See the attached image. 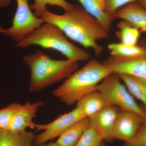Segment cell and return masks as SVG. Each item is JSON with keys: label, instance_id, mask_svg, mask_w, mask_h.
<instances>
[{"label": "cell", "instance_id": "obj_1", "mask_svg": "<svg viewBox=\"0 0 146 146\" xmlns=\"http://www.w3.org/2000/svg\"><path fill=\"white\" fill-rule=\"evenodd\" d=\"M41 18L44 23L55 25L65 35L86 48H91L95 55H101L104 48L98 44V40L107 39L109 32L96 18L87 12L80 5L65 11L63 14H56L47 10Z\"/></svg>", "mask_w": 146, "mask_h": 146}, {"label": "cell", "instance_id": "obj_2", "mask_svg": "<svg viewBox=\"0 0 146 146\" xmlns=\"http://www.w3.org/2000/svg\"><path fill=\"white\" fill-rule=\"evenodd\" d=\"M112 72L96 59L89 60L82 68L74 72L52 92L54 97L68 106H72L96 88Z\"/></svg>", "mask_w": 146, "mask_h": 146}, {"label": "cell", "instance_id": "obj_3", "mask_svg": "<svg viewBox=\"0 0 146 146\" xmlns=\"http://www.w3.org/2000/svg\"><path fill=\"white\" fill-rule=\"evenodd\" d=\"M23 59L31 71L29 91L36 92L69 77L78 69L79 62L52 59L40 50L24 56Z\"/></svg>", "mask_w": 146, "mask_h": 146}, {"label": "cell", "instance_id": "obj_4", "mask_svg": "<svg viewBox=\"0 0 146 146\" xmlns=\"http://www.w3.org/2000/svg\"><path fill=\"white\" fill-rule=\"evenodd\" d=\"M33 45L55 50L72 61H87L91 56L89 52L70 42L58 27L50 23H44L31 35L17 44L16 46L26 48Z\"/></svg>", "mask_w": 146, "mask_h": 146}, {"label": "cell", "instance_id": "obj_5", "mask_svg": "<svg viewBox=\"0 0 146 146\" xmlns=\"http://www.w3.org/2000/svg\"><path fill=\"white\" fill-rule=\"evenodd\" d=\"M120 80L118 74L111 73L97 85L96 90L102 94L110 105L120 110L136 112L145 117L141 106L137 104Z\"/></svg>", "mask_w": 146, "mask_h": 146}, {"label": "cell", "instance_id": "obj_6", "mask_svg": "<svg viewBox=\"0 0 146 146\" xmlns=\"http://www.w3.org/2000/svg\"><path fill=\"white\" fill-rule=\"evenodd\" d=\"M29 0H16L17 9L12 25L5 29L0 26V33L12 38L17 44L26 39L44 23L41 18L33 13L29 5Z\"/></svg>", "mask_w": 146, "mask_h": 146}, {"label": "cell", "instance_id": "obj_7", "mask_svg": "<svg viewBox=\"0 0 146 146\" xmlns=\"http://www.w3.org/2000/svg\"><path fill=\"white\" fill-rule=\"evenodd\" d=\"M86 117L80 110L76 107L70 112L60 115L52 122L46 124H37L36 131H43L36 136L35 144L46 143L59 137L70 127L83 118Z\"/></svg>", "mask_w": 146, "mask_h": 146}, {"label": "cell", "instance_id": "obj_8", "mask_svg": "<svg viewBox=\"0 0 146 146\" xmlns=\"http://www.w3.org/2000/svg\"><path fill=\"white\" fill-rule=\"evenodd\" d=\"M102 63L112 73L128 74L146 79V54L133 57L110 55Z\"/></svg>", "mask_w": 146, "mask_h": 146}, {"label": "cell", "instance_id": "obj_9", "mask_svg": "<svg viewBox=\"0 0 146 146\" xmlns=\"http://www.w3.org/2000/svg\"><path fill=\"white\" fill-rule=\"evenodd\" d=\"M145 118L136 112L120 110L113 129L114 140L129 143L136 136Z\"/></svg>", "mask_w": 146, "mask_h": 146}, {"label": "cell", "instance_id": "obj_10", "mask_svg": "<svg viewBox=\"0 0 146 146\" xmlns=\"http://www.w3.org/2000/svg\"><path fill=\"white\" fill-rule=\"evenodd\" d=\"M120 110L113 106H107L89 117V127L95 131L103 141L112 142L114 140V125Z\"/></svg>", "mask_w": 146, "mask_h": 146}, {"label": "cell", "instance_id": "obj_11", "mask_svg": "<svg viewBox=\"0 0 146 146\" xmlns=\"http://www.w3.org/2000/svg\"><path fill=\"white\" fill-rule=\"evenodd\" d=\"M43 104V102L38 101L33 103L27 102L22 105L13 115L8 130L18 133L25 131L27 128H36L37 124L33 122V120L36 117L38 110Z\"/></svg>", "mask_w": 146, "mask_h": 146}, {"label": "cell", "instance_id": "obj_12", "mask_svg": "<svg viewBox=\"0 0 146 146\" xmlns=\"http://www.w3.org/2000/svg\"><path fill=\"white\" fill-rule=\"evenodd\" d=\"M113 17L127 21L141 33L146 32V9L138 1L129 3L119 9Z\"/></svg>", "mask_w": 146, "mask_h": 146}, {"label": "cell", "instance_id": "obj_13", "mask_svg": "<svg viewBox=\"0 0 146 146\" xmlns=\"http://www.w3.org/2000/svg\"><path fill=\"white\" fill-rule=\"evenodd\" d=\"M110 105L101 94L97 91H93L80 99L76 103L78 108L86 117L91 116Z\"/></svg>", "mask_w": 146, "mask_h": 146}, {"label": "cell", "instance_id": "obj_14", "mask_svg": "<svg viewBox=\"0 0 146 146\" xmlns=\"http://www.w3.org/2000/svg\"><path fill=\"white\" fill-rule=\"evenodd\" d=\"M83 8L96 18L108 31H110L115 18L105 13V0H78Z\"/></svg>", "mask_w": 146, "mask_h": 146}, {"label": "cell", "instance_id": "obj_15", "mask_svg": "<svg viewBox=\"0 0 146 146\" xmlns=\"http://www.w3.org/2000/svg\"><path fill=\"white\" fill-rule=\"evenodd\" d=\"M36 136L31 131L15 133L0 130V146H33Z\"/></svg>", "mask_w": 146, "mask_h": 146}, {"label": "cell", "instance_id": "obj_16", "mask_svg": "<svg viewBox=\"0 0 146 146\" xmlns=\"http://www.w3.org/2000/svg\"><path fill=\"white\" fill-rule=\"evenodd\" d=\"M89 127V118H84L67 129L59 136L56 143L59 146H75Z\"/></svg>", "mask_w": 146, "mask_h": 146}, {"label": "cell", "instance_id": "obj_17", "mask_svg": "<svg viewBox=\"0 0 146 146\" xmlns=\"http://www.w3.org/2000/svg\"><path fill=\"white\" fill-rule=\"evenodd\" d=\"M132 96L146 105V79L126 74H118Z\"/></svg>", "mask_w": 146, "mask_h": 146}, {"label": "cell", "instance_id": "obj_18", "mask_svg": "<svg viewBox=\"0 0 146 146\" xmlns=\"http://www.w3.org/2000/svg\"><path fill=\"white\" fill-rule=\"evenodd\" d=\"M110 55L120 56H139L146 54V37L138 41V44L132 46H128L121 43H113L108 46Z\"/></svg>", "mask_w": 146, "mask_h": 146}, {"label": "cell", "instance_id": "obj_19", "mask_svg": "<svg viewBox=\"0 0 146 146\" xmlns=\"http://www.w3.org/2000/svg\"><path fill=\"white\" fill-rule=\"evenodd\" d=\"M117 27L118 30L115 34L120 43L128 46H134L138 44L141 33L138 29L124 20L118 23Z\"/></svg>", "mask_w": 146, "mask_h": 146}, {"label": "cell", "instance_id": "obj_20", "mask_svg": "<svg viewBox=\"0 0 146 146\" xmlns=\"http://www.w3.org/2000/svg\"><path fill=\"white\" fill-rule=\"evenodd\" d=\"M48 5L57 6L65 11L70 10L74 6L65 0H34V3L30 5V7L31 10L34 11L35 16L41 18L43 13L47 10Z\"/></svg>", "mask_w": 146, "mask_h": 146}, {"label": "cell", "instance_id": "obj_21", "mask_svg": "<svg viewBox=\"0 0 146 146\" xmlns=\"http://www.w3.org/2000/svg\"><path fill=\"white\" fill-rule=\"evenodd\" d=\"M22 105L12 103L6 107L0 109V130H8L13 115Z\"/></svg>", "mask_w": 146, "mask_h": 146}, {"label": "cell", "instance_id": "obj_22", "mask_svg": "<svg viewBox=\"0 0 146 146\" xmlns=\"http://www.w3.org/2000/svg\"><path fill=\"white\" fill-rule=\"evenodd\" d=\"M103 141L95 131L89 127L84 131L75 146H101Z\"/></svg>", "mask_w": 146, "mask_h": 146}, {"label": "cell", "instance_id": "obj_23", "mask_svg": "<svg viewBox=\"0 0 146 146\" xmlns=\"http://www.w3.org/2000/svg\"><path fill=\"white\" fill-rule=\"evenodd\" d=\"M138 1L139 0H105V13L109 16H113V14L119 9L129 3Z\"/></svg>", "mask_w": 146, "mask_h": 146}, {"label": "cell", "instance_id": "obj_24", "mask_svg": "<svg viewBox=\"0 0 146 146\" xmlns=\"http://www.w3.org/2000/svg\"><path fill=\"white\" fill-rule=\"evenodd\" d=\"M127 143L135 146H146V117L136 136Z\"/></svg>", "mask_w": 146, "mask_h": 146}, {"label": "cell", "instance_id": "obj_25", "mask_svg": "<svg viewBox=\"0 0 146 146\" xmlns=\"http://www.w3.org/2000/svg\"><path fill=\"white\" fill-rule=\"evenodd\" d=\"M11 1V0H0V7H7L10 4Z\"/></svg>", "mask_w": 146, "mask_h": 146}, {"label": "cell", "instance_id": "obj_26", "mask_svg": "<svg viewBox=\"0 0 146 146\" xmlns=\"http://www.w3.org/2000/svg\"><path fill=\"white\" fill-rule=\"evenodd\" d=\"M33 146H59L56 143H53L52 142H50V143H45L42 144H39V145H35L34 144Z\"/></svg>", "mask_w": 146, "mask_h": 146}, {"label": "cell", "instance_id": "obj_27", "mask_svg": "<svg viewBox=\"0 0 146 146\" xmlns=\"http://www.w3.org/2000/svg\"><path fill=\"white\" fill-rule=\"evenodd\" d=\"M138 2L146 9V0H139Z\"/></svg>", "mask_w": 146, "mask_h": 146}, {"label": "cell", "instance_id": "obj_28", "mask_svg": "<svg viewBox=\"0 0 146 146\" xmlns=\"http://www.w3.org/2000/svg\"><path fill=\"white\" fill-rule=\"evenodd\" d=\"M141 108L143 110V111L144 114L145 115V117L146 118V105H143V106H141Z\"/></svg>", "mask_w": 146, "mask_h": 146}, {"label": "cell", "instance_id": "obj_29", "mask_svg": "<svg viewBox=\"0 0 146 146\" xmlns=\"http://www.w3.org/2000/svg\"><path fill=\"white\" fill-rule=\"evenodd\" d=\"M124 146H135L132 145H130V144H129L128 143H125L124 145Z\"/></svg>", "mask_w": 146, "mask_h": 146}, {"label": "cell", "instance_id": "obj_30", "mask_svg": "<svg viewBox=\"0 0 146 146\" xmlns=\"http://www.w3.org/2000/svg\"><path fill=\"white\" fill-rule=\"evenodd\" d=\"M101 146H106V145L103 142L102 143Z\"/></svg>", "mask_w": 146, "mask_h": 146}]
</instances>
